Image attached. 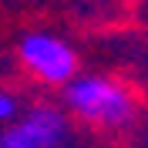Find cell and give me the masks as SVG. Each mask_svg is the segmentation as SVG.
<instances>
[{
    "mask_svg": "<svg viewBox=\"0 0 148 148\" xmlns=\"http://www.w3.org/2000/svg\"><path fill=\"white\" fill-rule=\"evenodd\" d=\"M64 101L74 114H81L84 121L91 125H104V128H118V125H128L131 114H135V104H131L128 91L118 88L108 77H74L64 88Z\"/></svg>",
    "mask_w": 148,
    "mask_h": 148,
    "instance_id": "6da1fadb",
    "label": "cell"
},
{
    "mask_svg": "<svg viewBox=\"0 0 148 148\" xmlns=\"http://www.w3.org/2000/svg\"><path fill=\"white\" fill-rule=\"evenodd\" d=\"M20 61L44 84H71L77 67L74 51L54 34H27L20 40Z\"/></svg>",
    "mask_w": 148,
    "mask_h": 148,
    "instance_id": "7a4b0ae2",
    "label": "cell"
},
{
    "mask_svg": "<svg viewBox=\"0 0 148 148\" xmlns=\"http://www.w3.org/2000/svg\"><path fill=\"white\" fill-rule=\"evenodd\" d=\"M64 135L67 125L57 108H34L0 135V148H61Z\"/></svg>",
    "mask_w": 148,
    "mask_h": 148,
    "instance_id": "3957f363",
    "label": "cell"
},
{
    "mask_svg": "<svg viewBox=\"0 0 148 148\" xmlns=\"http://www.w3.org/2000/svg\"><path fill=\"white\" fill-rule=\"evenodd\" d=\"M17 98L10 91H0V121H10V118H17Z\"/></svg>",
    "mask_w": 148,
    "mask_h": 148,
    "instance_id": "277c9868",
    "label": "cell"
}]
</instances>
